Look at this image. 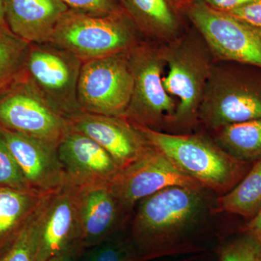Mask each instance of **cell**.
<instances>
[{
  "mask_svg": "<svg viewBox=\"0 0 261 261\" xmlns=\"http://www.w3.org/2000/svg\"><path fill=\"white\" fill-rule=\"evenodd\" d=\"M122 8L140 34L174 37L181 28L180 12L170 0H120Z\"/></svg>",
  "mask_w": 261,
  "mask_h": 261,
  "instance_id": "cell-18",
  "label": "cell"
},
{
  "mask_svg": "<svg viewBox=\"0 0 261 261\" xmlns=\"http://www.w3.org/2000/svg\"><path fill=\"white\" fill-rule=\"evenodd\" d=\"M226 13L250 25L261 29V0H254L241 8Z\"/></svg>",
  "mask_w": 261,
  "mask_h": 261,
  "instance_id": "cell-28",
  "label": "cell"
},
{
  "mask_svg": "<svg viewBox=\"0 0 261 261\" xmlns=\"http://www.w3.org/2000/svg\"><path fill=\"white\" fill-rule=\"evenodd\" d=\"M30 46L8 25L0 27V97L25 75Z\"/></svg>",
  "mask_w": 261,
  "mask_h": 261,
  "instance_id": "cell-20",
  "label": "cell"
},
{
  "mask_svg": "<svg viewBox=\"0 0 261 261\" xmlns=\"http://www.w3.org/2000/svg\"><path fill=\"white\" fill-rule=\"evenodd\" d=\"M70 9L94 16H107L124 11L120 0H63Z\"/></svg>",
  "mask_w": 261,
  "mask_h": 261,
  "instance_id": "cell-27",
  "label": "cell"
},
{
  "mask_svg": "<svg viewBox=\"0 0 261 261\" xmlns=\"http://www.w3.org/2000/svg\"><path fill=\"white\" fill-rule=\"evenodd\" d=\"M80 187L67 182L44 199L37 219V261L81 254Z\"/></svg>",
  "mask_w": 261,
  "mask_h": 261,
  "instance_id": "cell-10",
  "label": "cell"
},
{
  "mask_svg": "<svg viewBox=\"0 0 261 261\" xmlns=\"http://www.w3.org/2000/svg\"><path fill=\"white\" fill-rule=\"evenodd\" d=\"M212 9L228 13L251 3L254 0H201Z\"/></svg>",
  "mask_w": 261,
  "mask_h": 261,
  "instance_id": "cell-29",
  "label": "cell"
},
{
  "mask_svg": "<svg viewBox=\"0 0 261 261\" xmlns=\"http://www.w3.org/2000/svg\"><path fill=\"white\" fill-rule=\"evenodd\" d=\"M203 188L167 187L137 203L132 219L130 240L139 252L190 229L206 209Z\"/></svg>",
  "mask_w": 261,
  "mask_h": 261,
  "instance_id": "cell-1",
  "label": "cell"
},
{
  "mask_svg": "<svg viewBox=\"0 0 261 261\" xmlns=\"http://www.w3.org/2000/svg\"><path fill=\"white\" fill-rule=\"evenodd\" d=\"M121 232L85 249L75 261H137L138 255L132 240L123 238Z\"/></svg>",
  "mask_w": 261,
  "mask_h": 261,
  "instance_id": "cell-24",
  "label": "cell"
},
{
  "mask_svg": "<svg viewBox=\"0 0 261 261\" xmlns=\"http://www.w3.org/2000/svg\"><path fill=\"white\" fill-rule=\"evenodd\" d=\"M196 1H197V0H170V2L172 3L173 6H174L180 13H181V12L185 13L187 8H188L190 5L193 4Z\"/></svg>",
  "mask_w": 261,
  "mask_h": 261,
  "instance_id": "cell-31",
  "label": "cell"
},
{
  "mask_svg": "<svg viewBox=\"0 0 261 261\" xmlns=\"http://www.w3.org/2000/svg\"><path fill=\"white\" fill-rule=\"evenodd\" d=\"M0 128L58 148L69 121L42 97L25 75L0 97Z\"/></svg>",
  "mask_w": 261,
  "mask_h": 261,
  "instance_id": "cell-8",
  "label": "cell"
},
{
  "mask_svg": "<svg viewBox=\"0 0 261 261\" xmlns=\"http://www.w3.org/2000/svg\"><path fill=\"white\" fill-rule=\"evenodd\" d=\"M80 255V254L75 253L65 254V255L53 257L51 260L48 261H75Z\"/></svg>",
  "mask_w": 261,
  "mask_h": 261,
  "instance_id": "cell-33",
  "label": "cell"
},
{
  "mask_svg": "<svg viewBox=\"0 0 261 261\" xmlns=\"http://www.w3.org/2000/svg\"><path fill=\"white\" fill-rule=\"evenodd\" d=\"M0 134L32 190L48 194L67 183L57 147L4 128Z\"/></svg>",
  "mask_w": 261,
  "mask_h": 261,
  "instance_id": "cell-15",
  "label": "cell"
},
{
  "mask_svg": "<svg viewBox=\"0 0 261 261\" xmlns=\"http://www.w3.org/2000/svg\"><path fill=\"white\" fill-rule=\"evenodd\" d=\"M133 124L149 145L203 187L227 192L241 178L243 161L201 137L169 135Z\"/></svg>",
  "mask_w": 261,
  "mask_h": 261,
  "instance_id": "cell-2",
  "label": "cell"
},
{
  "mask_svg": "<svg viewBox=\"0 0 261 261\" xmlns=\"http://www.w3.org/2000/svg\"><path fill=\"white\" fill-rule=\"evenodd\" d=\"M133 88L126 53H121L83 62L77 97L83 112L123 117Z\"/></svg>",
  "mask_w": 261,
  "mask_h": 261,
  "instance_id": "cell-6",
  "label": "cell"
},
{
  "mask_svg": "<svg viewBox=\"0 0 261 261\" xmlns=\"http://www.w3.org/2000/svg\"><path fill=\"white\" fill-rule=\"evenodd\" d=\"M261 207V159L243 181L219 201V211L253 217Z\"/></svg>",
  "mask_w": 261,
  "mask_h": 261,
  "instance_id": "cell-21",
  "label": "cell"
},
{
  "mask_svg": "<svg viewBox=\"0 0 261 261\" xmlns=\"http://www.w3.org/2000/svg\"><path fill=\"white\" fill-rule=\"evenodd\" d=\"M80 188L81 247L84 250L120 232L130 212L107 185Z\"/></svg>",
  "mask_w": 261,
  "mask_h": 261,
  "instance_id": "cell-16",
  "label": "cell"
},
{
  "mask_svg": "<svg viewBox=\"0 0 261 261\" xmlns=\"http://www.w3.org/2000/svg\"><path fill=\"white\" fill-rule=\"evenodd\" d=\"M107 185L130 212L140 201L167 187L204 188L152 146L140 159L120 170Z\"/></svg>",
  "mask_w": 261,
  "mask_h": 261,
  "instance_id": "cell-11",
  "label": "cell"
},
{
  "mask_svg": "<svg viewBox=\"0 0 261 261\" xmlns=\"http://www.w3.org/2000/svg\"><path fill=\"white\" fill-rule=\"evenodd\" d=\"M48 194L0 187V248L24 227Z\"/></svg>",
  "mask_w": 261,
  "mask_h": 261,
  "instance_id": "cell-19",
  "label": "cell"
},
{
  "mask_svg": "<svg viewBox=\"0 0 261 261\" xmlns=\"http://www.w3.org/2000/svg\"><path fill=\"white\" fill-rule=\"evenodd\" d=\"M162 53L169 68L163 79V87L179 99L173 118L186 119L200 107L211 68L203 56L185 43Z\"/></svg>",
  "mask_w": 261,
  "mask_h": 261,
  "instance_id": "cell-12",
  "label": "cell"
},
{
  "mask_svg": "<svg viewBox=\"0 0 261 261\" xmlns=\"http://www.w3.org/2000/svg\"><path fill=\"white\" fill-rule=\"evenodd\" d=\"M39 207L14 238L0 248V261H37Z\"/></svg>",
  "mask_w": 261,
  "mask_h": 261,
  "instance_id": "cell-23",
  "label": "cell"
},
{
  "mask_svg": "<svg viewBox=\"0 0 261 261\" xmlns=\"http://www.w3.org/2000/svg\"><path fill=\"white\" fill-rule=\"evenodd\" d=\"M0 187L17 189L29 187L20 166L0 134Z\"/></svg>",
  "mask_w": 261,
  "mask_h": 261,
  "instance_id": "cell-25",
  "label": "cell"
},
{
  "mask_svg": "<svg viewBox=\"0 0 261 261\" xmlns=\"http://www.w3.org/2000/svg\"><path fill=\"white\" fill-rule=\"evenodd\" d=\"M140 34L125 11L94 16L69 8L49 43L85 62L126 53L140 42Z\"/></svg>",
  "mask_w": 261,
  "mask_h": 261,
  "instance_id": "cell-3",
  "label": "cell"
},
{
  "mask_svg": "<svg viewBox=\"0 0 261 261\" xmlns=\"http://www.w3.org/2000/svg\"><path fill=\"white\" fill-rule=\"evenodd\" d=\"M134 88L124 118L130 123L153 129L164 117H174L176 108L165 90L162 51L140 42L126 51Z\"/></svg>",
  "mask_w": 261,
  "mask_h": 261,
  "instance_id": "cell-9",
  "label": "cell"
},
{
  "mask_svg": "<svg viewBox=\"0 0 261 261\" xmlns=\"http://www.w3.org/2000/svg\"><path fill=\"white\" fill-rule=\"evenodd\" d=\"M68 9L63 0H8L7 23L29 44L47 43Z\"/></svg>",
  "mask_w": 261,
  "mask_h": 261,
  "instance_id": "cell-17",
  "label": "cell"
},
{
  "mask_svg": "<svg viewBox=\"0 0 261 261\" xmlns=\"http://www.w3.org/2000/svg\"><path fill=\"white\" fill-rule=\"evenodd\" d=\"M57 150L67 182L79 187L107 185L120 171L102 146L70 128Z\"/></svg>",
  "mask_w": 261,
  "mask_h": 261,
  "instance_id": "cell-14",
  "label": "cell"
},
{
  "mask_svg": "<svg viewBox=\"0 0 261 261\" xmlns=\"http://www.w3.org/2000/svg\"><path fill=\"white\" fill-rule=\"evenodd\" d=\"M221 261H261V245L247 235L221 249Z\"/></svg>",
  "mask_w": 261,
  "mask_h": 261,
  "instance_id": "cell-26",
  "label": "cell"
},
{
  "mask_svg": "<svg viewBox=\"0 0 261 261\" xmlns=\"http://www.w3.org/2000/svg\"><path fill=\"white\" fill-rule=\"evenodd\" d=\"M70 128L97 142L120 170L140 159L150 148L145 137L124 117L82 112L69 120Z\"/></svg>",
  "mask_w": 261,
  "mask_h": 261,
  "instance_id": "cell-13",
  "label": "cell"
},
{
  "mask_svg": "<svg viewBox=\"0 0 261 261\" xmlns=\"http://www.w3.org/2000/svg\"><path fill=\"white\" fill-rule=\"evenodd\" d=\"M247 235L261 245V207L247 225Z\"/></svg>",
  "mask_w": 261,
  "mask_h": 261,
  "instance_id": "cell-30",
  "label": "cell"
},
{
  "mask_svg": "<svg viewBox=\"0 0 261 261\" xmlns=\"http://www.w3.org/2000/svg\"><path fill=\"white\" fill-rule=\"evenodd\" d=\"M220 61L261 68V29L197 0L185 12Z\"/></svg>",
  "mask_w": 261,
  "mask_h": 261,
  "instance_id": "cell-7",
  "label": "cell"
},
{
  "mask_svg": "<svg viewBox=\"0 0 261 261\" xmlns=\"http://www.w3.org/2000/svg\"><path fill=\"white\" fill-rule=\"evenodd\" d=\"M199 110L213 128L261 120V74L211 68Z\"/></svg>",
  "mask_w": 261,
  "mask_h": 261,
  "instance_id": "cell-4",
  "label": "cell"
},
{
  "mask_svg": "<svg viewBox=\"0 0 261 261\" xmlns=\"http://www.w3.org/2000/svg\"><path fill=\"white\" fill-rule=\"evenodd\" d=\"M7 3H8V0H0V27L8 25V23H7Z\"/></svg>",
  "mask_w": 261,
  "mask_h": 261,
  "instance_id": "cell-32",
  "label": "cell"
},
{
  "mask_svg": "<svg viewBox=\"0 0 261 261\" xmlns=\"http://www.w3.org/2000/svg\"><path fill=\"white\" fill-rule=\"evenodd\" d=\"M83 61L51 43L31 44L27 75L48 104L68 119L83 112L77 87Z\"/></svg>",
  "mask_w": 261,
  "mask_h": 261,
  "instance_id": "cell-5",
  "label": "cell"
},
{
  "mask_svg": "<svg viewBox=\"0 0 261 261\" xmlns=\"http://www.w3.org/2000/svg\"><path fill=\"white\" fill-rule=\"evenodd\" d=\"M227 153L241 161L261 159V120L232 123L218 128Z\"/></svg>",
  "mask_w": 261,
  "mask_h": 261,
  "instance_id": "cell-22",
  "label": "cell"
}]
</instances>
